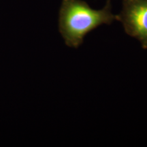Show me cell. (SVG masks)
Wrapping results in <instances>:
<instances>
[{
	"label": "cell",
	"mask_w": 147,
	"mask_h": 147,
	"mask_svg": "<svg viewBox=\"0 0 147 147\" xmlns=\"http://www.w3.org/2000/svg\"><path fill=\"white\" fill-rule=\"evenodd\" d=\"M117 20L112 12L111 0L101 10H94L82 0H62L59 15V30L65 45L78 48L87 34L102 25Z\"/></svg>",
	"instance_id": "1"
},
{
	"label": "cell",
	"mask_w": 147,
	"mask_h": 147,
	"mask_svg": "<svg viewBox=\"0 0 147 147\" xmlns=\"http://www.w3.org/2000/svg\"><path fill=\"white\" fill-rule=\"evenodd\" d=\"M117 20L123 24L127 34L147 49V0H123Z\"/></svg>",
	"instance_id": "2"
}]
</instances>
